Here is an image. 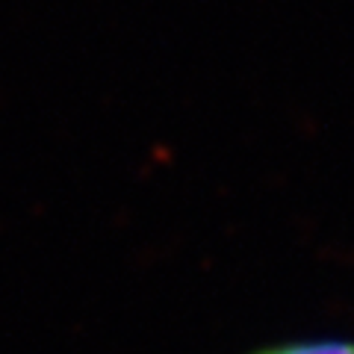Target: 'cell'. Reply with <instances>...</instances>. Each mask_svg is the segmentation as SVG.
Masks as SVG:
<instances>
[{"label": "cell", "mask_w": 354, "mask_h": 354, "mask_svg": "<svg viewBox=\"0 0 354 354\" xmlns=\"http://www.w3.org/2000/svg\"><path fill=\"white\" fill-rule=\"evenodd\" d=\"M251 354H354V342L348 339H295L278 346L251 351Z\"/></svg>", "instance_id": "1"}]
</instances>
